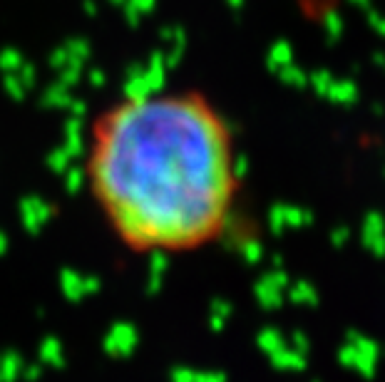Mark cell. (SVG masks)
<instances>
[{"label":"cell","instance_id":"10","mask_svg":"<svg viewBox=\"0 0 385 382\" xmlns=\"http://www.w3.org/2000/svg\"><path fill=\"white\" fill-rule=\"evenodd\" d=\"M291 347H293V350H298V353L306 355L308 350H311V340H308V338L303 336V333H293V340H291Z\"/></svg>","mask_w":385,"mask_h":382},{"label":"cell","instance_id":"6","mask_svg":"<svg viewBox=\"0 0 385 382\" xmlns=\"http://www.w3.org/2000/svg\"><path fill=\"white\" fill-rule=\"evenodd\" d=\"M291 300L296 306H318V290L306 281H298L291 286Z\"/></svg>","mask_w":385,"mask_h":382},{"label":"cell","instance_id":"3","mask_svg":"<svg viewBox=\"0 0 385 382\" xmlns=\"http://www.w3.org/2000/svg\"><path fill=\"white\" fill-rule=\"evenodd\" d=\"M314 224V214L303 211L298 206H273L271 211V229L284 231V229H298V226H311Z\"/></svg>","mask_w":385,"mask_h":382},{"label":"cell","instance_id":"11","mask_svg":"<svg viewBox=\"0 0 385 382\" xmlns=\"http://www.w3.org/2000/svg\"><path fill=\"white\" fill-rule=\"evenodd\" d=\"M246 256H249L251 263H256V261H259V256H261V246H259V243H256V241L246 243Z\"/></svg>","mask_w":385,"mask_h":382},{"label":"cell","instance_id":"9","mask_svg":"<svg viewBox=\"0 0 385 382\" xmlns=\"http://www.w3.org/2000/svg\"><path fill=\"white\" fill-rule=\"evenodd\" d=\"M328 238H331V246L333 248H343L345 243L350 241V229H348V226H336V229L328 234Z\"/></svg>","mask_w":385,"mask_h":382},{"label":"cell","instance_id":"8","mask_svg":"<svg viewBox=\"0 0 385 382\" xmlns=\"http://www.w3.org/2000/svg\"><path fill=\"white\" fill-rule=\"evenodd\" d=\"M326 97H331L333 102H341V105H353L356 102V89H353V85H343V87L331 85Z\"/></svg>","mask_w":385,"mask_h":382},{"label":"cell","instance_id":"2","mask_svg":"<svg viewBox=\"0 0 385 382\" xmlns=\"http://www.w3.org/2000/svg\"><path fill=\"white\" fill-rule=\"evenodd\" d=\"M361 238H363V246L373 253L375 259H385V218L378 211L366 216Z\"/></svg>","mask_w":385,"mask_h":382},{"label":"cell","instance_id":"1","mask_svg":"<svg viewBox=\"0 0 385 382\" xmlns=\"http://www.w3.org/2000/svg\"><path fill=\"white\" fill-rule=\"evenodd\" d=\"M85 186L119 246L139 256L194 251L237 229L246 159L199 92L147 89L89 124Z\"/></svg>","mask_w":385,"mask_h":382},{"label":"cell","instance_id":"5","mask_svg":"<svg viewBox=\"0 0 385 382\" xmlns=\"http://www.w3.org/2000/svg\"><path fill=\"white\" fill-rule=\"evenodd\" d=\"M271 363H273V367H279V370H303V367H306V355L293 350V347H291V350L281 347V350L271 353Z\"/></svg>","mask_w":385,"mask_h":382},{"label":"cell","instance_id":"7","mask_svg":"<svg viewBox=\"0 0 385 382\" xmlns=\"http://www.w3.org/2000/svg\"><path fill=\"white\" fill-rule=\"evenodd\" d=\"M259 345L271 355V353H276V350H281V347H286V342L279 330H264L259 336Z\"/></svg>","mask_w":385,"mask_h":382},{"label":"cell","instance_id":"4","mask_svg":"<svg viewBox=\"0 0 385 382\" xmlns=\"http://www.w3.org/2000/svg\"><path fill=\"white\" fill-rule=\"evenodd\" d=\"M286 286H289V276H286L284 270H276V273L264 278V283L256 288V293H259V298H261V306L279 308L281 306V290H284Z\"/></svg>","mask_w":385,"mask_h":382}]
</instances>
